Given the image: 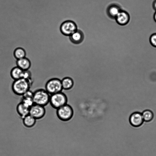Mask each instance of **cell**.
I'll return each instance as SVG.
<instances>
[{
	"instance_id": "6da1fadb",
	"label": "cell",
	"mask_w": 156,
	"mask_h": 156,
	"mask_svg": "<svg viewBox=\"0 0 156 156\" xmlns=\"http://www.w3.org/2000/svg\"><path fill=\"white\" fill-rule=\"evenodd\" d=\"M31 83V80L23 78L14 80L12 85V90L16 95L22 96L30 90Z\"/></svg>"
},
{
	"instance_id": "7a4b0ae2",
	"label": "cell",
	"mask_w": 156,
	"mask_h": 156,
	"mask_svg": "<svg viewBox=\"0 0 156 156\" xmlns=\"http://www.w3.org/2000/svg\"><path fill=\"white\" fill-rule=\"evenodd\" d=\"M50 94L43 89H39L33 92V100L34 104L45 107L49 103Z\"/></svg>"
},
{
	"instance_id": "3957f363",
	"label": "cell",
	"mask_w": 156,
	"mask_h": 156,
	"mask_svg": "<svg viewBox=\"0 0 156 156\" xmlns=\"http://www.w3.org/2000/svg\"><path fill=\"white\" fill-rule=\"evenodd\" d=\"M67 101L66 95L62 91L50 95L49 103L56 109L67 104Z\"/></svg>"
},
{
	"instance_id": "277c9868",
	"label": "cell",
	"mask_w": 156,
	"mask_h": 156,
	"mask_svg": "<svg viewBox=\"0 0 156 156\" xmlns=\"http://www.w3.org/2000/svg\"><path fill=\"white\" fill-rule=\"evenodd\" d=\"M56 115L60 120L67 121L73 117L74 111L72 107L67 104L56 109Z\"/></svg>"
},
{
	"instance_id": "5b68a950",
	"label": "cell",
	"mask_w": 156,
	"mask_h": 156,
	"mask_svg": "<svg viewBox=\"0 0 156 156\" xmlns=\"http://www.w3.org/2000/svg\"><path fill=\"white\" fill-rule=\"evenodd\" d=\"M45 87V90L50 95L62 92L63 90L61 80L57 78H53L48 80Z\"/></svg>"
},
{
	"instance_id": "8992f818",
	"label": "cell",
	"mask_w": 156,
	"mask_h": 156,
	"mask_svg": "<svg viewBox=\"0 0 156 156\" xmlns=\"http://www.w3.org/2000/svg\"><path fill=\"white\" fill-rule=\"evenodd\" d=\"M60 29L63 35L69 36L77 30L76 23L71 20H67L62 23L60 26Z\"/></svg>"
},
{
	"instance_id": "52a82bcc",
	"label": "cell",
	"mask_w": 156,
	"mask_h": 156,
	"mask_svg": "<svg viewBox=\"0 0 156 156\" xmlns=\"http://www.w3.org/2000/svg\"><path fill=\"white\" fill-rule=\"evenodd\" d=\"M46 113L44 106L34 104L30 108L29 114L36 120L44 118Z\"/></svg>"
},
{
	"instance_id": "ba28073f",
	"label": "cell",
	"mask_w": 156,
	"mask_h": 156,
	"mask_svg": "<svg viewBox=\"0 0 156 156\" xmlns=\"http://www.w3.org/2000/svg\"><path fill=\"white\" fill-rule=\"evenodd\" d=\"M142 114L136 112L132 114L129 117V121L132 126L135 127L141 126L144 122Z\"/></svg>"
},
{
	"instance_id": "9c48e42d",
	"label": "cell",
	"mask_w": 156,
	"mask_h": 156,
	"mask_svg": "<svg viewBox=\"0 0 156 156\" xmlns=\"http://www.w3.org/2000/svg\"><path fill=\"white\" fill-rule=\"evenodd\" d=\"M30 107L20 101L16 107V111L18 115L22 119L29 114Z\"/></svg>"
},
{
	"instance_id": "30bf717a",
	"label": "cell",
	"mask_w": 156,
	"mask_h": 156,
	"mask_svg": "<svg viewBox=\"0 0 156 156\" xmlns=\"http://www.w3.org/2000/svg\"><path fill=\"white\" fill-rule=\"evenodd\" d=\"M84 34L82 31L80 30H77L69 36V39L73 43L78 44L81 43L83 40Z\"/></svg>"
},
{
	"instance_id": "8fae6325",
	"label": "cell",
	"mask_w": 156,
	"mask_h": 156,
	"mask_svg": "<svg viewBox=\"0 0 156 156\" xmlns=\"http://www.w3.org/2000/svg\"><path fill=\"white\" fill-rule=\"evenodd\" d=\"M115 18L118 24L121 25H125L129 22V17L126 12L121 10Z\"/></svg>"
},
{
	"instance_id": "7c38bea8",
	"label": "cell",
	"mask_w": 156,
	"mask_h": 156,
	"mask_svg": "<svg viewBox=\"0 0 156 156\" xmlns=\"http://www.w3.org/2000/svg\"><path fill=\"white\" fill-rule=\"evenodd\" d=\"M16 66L23 71L29 70L31 66V63L29 59L24 57L17 60Z\"/></svg>"
},
{
	"instance_id": "4fadbf2b",
	"label": "cell",
	"mask_w": 156,
	"mask_h": 156,
	"mask_svg": "<svg viewBox=\"0 0 156 156\" xmlns=\"http://www.w3.org/2000/svg\"><path fill=\"white\" fill-rule=\"evenodd\" d=\"M24 71L17 66L13 67L10 72V76L14 80L23 78Z\"/></svg>"
},
{
	"instance_id": "5bb4252c",
	"label": "cell",
	"mask_w": 156,
	"mask_h": 156,
	"mask_svg": "<svg viewBox=\"0 0 156 156\" xmlns=\"http://www.w3.org/2000/svg\"><path fill=\"white\" fill-rule=\"evenodd\" d=\"M61 81L63 90H69L72 89L74 86V81L69 77H64L61 80Z\"/></svg>"
},
{
	"instance_id": "9a60e30c",
	"label": "cell",
	"mask_w": 156,
	"mask_h": 156,
	"mask_svg": "<svg viewBox=\"0 0 156 156\" xmlns=\"http://www.w3.org/2000/svg\"><path fill=\"white\" fill-rule=\"evenodd\" d=\"M23 122L25 126L28 128H30L35 124L37 120L30 115L29 114L23 119Z\"/></svg>"
},
{
	"instance_id": "2e32d148",
	"label": "cell",
	"mask_w": 156,
	"mask_h": 156,
	"mask_svg": "<svg viewBox=\"0 0 156 156\" xmlns=\"http://www.w3.org/2000/svg\"><path fill=\"white\" fill-rule=\"evenodd\" d=\"M121 10L116 5H111L108 9V14L112 17L115 18Z\"/></svg>"
},
{
	"instance_id": "e0dca14e",
	"label": "cell",
	"mask_w": 156,
	"mask_h": 156,
	"mask_svg": "<svg viewBox=\"0 0 156 156\" xmlns=\"http://www.w3.org/2000/svg\"><path fill=\"white\" fill-rule=\"evenodd\" d=\"M26 55L25 51L21 48H16L14 52V55L17 60L25 57Z\"/></svg>"
},
{
	"instance_id": "ac0fdd59",
	"label": "cell",
	"mask_w": 156,
	"mask_h": 156,
	"mask_svg": "<svg viewBox=\"0 0 156 156\" xmlns=\"http://www.w3.org/2000/svg\"><path fill=\"white\" fill-rule=\"evenodd\" d=\"M142 114L144 121L146 122H148L151 121L154 117L153 112L149 110H145Z\"/></svg>"
},
{
	"instance_id": "d6986e66",
	"label": "cell",
	"mask_w": 156,
	"mask_h": 156,
	"mask_svg": "<svg viewBox=\"0 0 156 156\" xmlns=\"http://www.w3.org/2000/svg\"><path fill=\"white\" fill-rule=\"evenodd\" d=\"M150 41L151 44L156 48V33L151 35L150 38Z\"/></svg>"
},
{
	"instance_id": "ffe728a7",
	"label": "cell",
	"mask_w": 156,
	"mask_h": 156,
	"mask_svg": "<svg viewBox=\"0 0 156 156\" xmlns=\"http://www.w3.org/2000/svg\"><path fill=\"white\" fill-rule=\"evenodd\" d=\"M153 6L154 9L156 11V0L154 1L153 4Z\"/></svg>"
},
{
	"instance_id": "44dd1931",
	"label": "cell",
	"mask_w": 156,
	"mask_h": 156,
	"mask_svg": "<svg viewBox=\"0 0 156 156\" xmlns=\"http://www.w3.org/2000/svg\"><path fill=\"white\" fill-rule=\"evenodd\" d=\"M154 19L155 21L156 22V11L154 14Z\"/></svg>"
}]
</instances>
